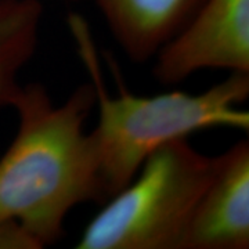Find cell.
<instances>
[{
    "label": "cell",
    "instance_id": "cell-1",
    "mask_svg": "<svg viewBox=\"0 0 249 249\" xmlns=\"http://www.w3.org/2000/svg\"><path fill=\"white\" fill-rule=\"evenodd\" d=\"M96 106L91 83L55 107L45 86H22L13 107L19 124L0 160V222L17 220L42 248L64 235L76 205L106 204L96 154L85 122Z\"/></svg>",
    "mask_w": 249,
    "mask_h": 249
},
{
    "label": "cell",
    "instance_id": "cell-2",
    "mask_svg": "<svg viewBox=\"0 0 249 249\" xmlns=\"http://www.w3.org/2000/svg\"><path fill=\"white\" fill-rule=\"evenodd\" d=\"M68 27L96 93L98 122L89 136L107 201L133 180L147 157L165 142L212 127L249 130V112L238 108L249 97V73L230 72L227 79L201 94L170 91L148 97L130 93L118 65L111 64L118 85V94L111 96L88 21L70 14Z\"/></svg>",
    "mask_w": 249,
    "mask_h": 249
},
{
    "label": "cell",
    "instance_id": "cell-3",
    "mask_svg": "<svg viewBox=\"0 0 249 249\" xmlns=\"http://www.w3.org/2000/svg\"><path fill=\"white\" fill-rule=\"evenodd\" d=\"M219 160L198 152L187 139L165 142L90 220L75 248L178 249Z\"/></svg>",
    "mask_w": 249,
    "mask_h": 249
},
{
    "label": "cell",
    "instance_id": "cell-4",
    "mask_svg": "<svg viewBox=\"0 0 249 249\" xmlns=\"http://www.w3.org/2000/svg\"><path fill=\"white\" fill-rule=\"evenodd\" d=\"M155 58L154 78L162 85L201 70L249 73V0H204Z\"/></svg>",
    "mask_w": 249,
    "mask_h": 249
},
{
    "label": "cell",
    "instance_id": "cell-5",
    "mask_svg": "<svg viewBox=\"0 0 249 249\" xmlns=\"http://www.w3.org/2000/svg\"><path fill=\"white\" fill-rule=\"evenodd\" d=\"M249 248V142L220 154L178 249Z\"/></svg>",
    "mask_w": 249,
    "mask_h": 249
},
{
    "label": "cell",
    "instance_id": "cell-6",
    "mask_svg": "<svg viewBox=\"0 0 249 249\" xmlns=\"http://www.w3.org/2000/svg\"><path fill=\"white\" fill-rule=\"evenodd\" d=\"M204 0H96L112 36L134 62L155 57L186 27Z\"/></svg>",
    "mask_w": 249,
    "mask_h": 249
},
{
    "label": "cell",
    "instance_id": "cell-7",
    "mask_svg": "<svg viewBox=\"0 0 249 249\" xmlns=\"http://www.w3.org/2000/svg\"><path fill=\"white\" fill-rule=\"evenodd\" d=\"M43 6L39 0H0V108L13 107L18 75L34 57Z\"/></svg>",
    "mask_w": 249,
    "mask_h": 249
},
{
    "label": "cell",
    "instance_id": "cell-8",
    "mask_svg": "<svg viewBox=\"0 0 249 249\" xmlns=\"http://www.w3.org/2000/svg\"><path fill=\"white\" fill-rule=\"evenodd\" d=\"M0 249H42V245L17 220H1Z\"/></svg>",
    "mask_w": 249,
    "mask_h": 249
},
{
    "label": "cell",
    "instance_id": "cell-9",
    "mask_svg": "<svg viewBox=\"0 0 249 249\" xmlns=\"http://www.w3.org/2000/svg\"><path fill=\"white\" fill-rule=\"evenodd\" d=\"M71 1H79V0H71Z\"/></svg>",
    "mask_w": 249,
    "mask_h": 249
}]
</instances>
